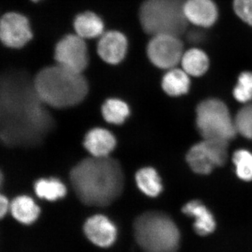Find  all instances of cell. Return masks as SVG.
Listing matches in <instances>:
<instances>
[{"instance_id": "603a6c76", "label": "cell", "mask_w": 252, "mask_h": 252, "mask_svg": "<svg viewBox=\"0 0 252 252\" xmlns=\"http://www.w3.org/2000/svg\"><path fill=\"white\" fill-rule=\"evenodd\" d=\"M233 162L235 172L240 180L250 182L252 180V154L246 149H239L234 152Z\"/></svg>"}, {"instance_id": "484cf974", "label": "cell", "mask_w": 252, "mask_h": 252, "mask_svg": "<svg viewBox=\"0 0 252 252\" xmlns=\"http://www.w3.org/2000/svg\"><path fill=\"white\" fill-rule=\"evenodd\" d=\"M233 8L239 18L252 26V0H234Z\"/></svg>"}, {"instance_id": "5b68a950", "label": "cell", "mask_w": 252, "mask_h": 252, "mask_svg": "<svg viewBox=\"0 0 252 252\" xmlns=\"http://www.w3.org/2000/svg\"><path fill=\"white\" fill-rule=\"evenodd\" d=\"M184 0H145L141 5V26L147 34L180 36L188 21L184 13Z\"/></svg>"}, {"instance_id": "cb8c5ba5", "label": "cell", "mask_w": 252, "mask_h": 252, "mask_svg": "<svg viewBox=\"0 0 252 252\" xmlns=\"http://www.w3.org/2000/svg\"><path fill=\"white\" fill-rule=\"evenodd\" d=\"M233 96L242 103L252 100V72H244L239 76L238 82L233 89Z\"/></svg>"}, {"instance_id": "2e32d148", "label": "cell", "mask_w": 252, "mask_h": 252, "mask_svg": "<svg viewBox=\"0 0 252 252\" xmlns=\"http://www.w3.org/2000/svg\"><path fill=\"white\" fill-rule=\"evenodd\" d=\"M74 28L76 34L83 39H94L103 34L104 26L99 16L87 11L76 16Z\"/></svg>"}, {"instance_id": "9a60e30c", "label": "cell", "mask_w": 252, "mask_h": 252, "mask_svg": "<svg viewBox=\"0 0 252 252\" xmlns=\"http://www.w3.org/2000/svg\"><path fill=\"white\" fill-rule=\"evenodd\" d=\"M182 212L187 216L193 217L194 230L197 234L205 236L211 234L216 228V222L211 212L198 200H192L186 204Z\"/></svg>"}, {"instance_id": "4fadbf2b", "label": "cell", "mask_w": 252, "mask_h": 252, "mask_svg": "<svg viewBox=\"0 0 252 252\" xmlns=\"http://www.w3.org/2000/svg\"><path fill=\"white\" fill-rule=\"evenodd\" d=\"M184 13L188 22L200 28L211 27L218 18V9L212 0H187Z\"/></svg>"}, {"instance_id": "277c9868", "label": "cell", "mask_w": 252, "mask_h": 252, "mask_svg": "<svg viewBox=\"0 0 252 252\" xmlns=\"http://www.w3.org/2000/svg\"><path fill=\"white\" fill-rule=\"evenodd\" d=\"M136 242L144 252H177L180 233L175 222L162 212H144L133 224Z\"/></svg>"}, {"instance_id": "52a82bcc", "label": "cell", "mask_w": 252, "mask_h": 252, "mask_svg": "<svg viewBox=\"0 0 252 252\" xmlns=\"http://www.w3.org/2000/svg\"><path fill=\"white\" fill-rule=\"evenodd\" d=\"M228 141L210 139L195 144L187 154L191 170L199 175H209L217 166H222L228 158Z\"/></svg>"}, {"instance_id": "6da1fadb", "label": "cell", "mask_w": 252, "mask_h": 252, "mask_svg": "<svg viewBox=\"0 0 252 252\" xmlns=\"http://www.w3.org/2000/svg\"><path fill=\"white\" fill-rule=\"evenodd\" d=\"M54 125L47 105L36 92L34 79L22 72H7L1 77L0 136L6 147L39 146Z\"/></svg>"}, {"instance_id": "ac0fdd59", "label": "cell", "mask_w": 252, "mask_h": 252, "mask_svg": "<svg viewBox=\"0 0 252 252\" xmlns=\"http://www.w3.org/2000/svg\"><path fill=\"white\" fill-rule=\"evenodd\" d=\"M189 76L183 69H170L162 78V89L167 94L173 97L187 94L190 84Z\"/></svg>"}, {"instance_id": "ba28073f", "label": "cell", "mask_w": 252, "mask_h": 252, "mask_svg": "<svg viewBox=\"0 0 252 252\" xmlns=\"http://www.w3.org/2000/svg\"><path fill=\"white\" fill-rule=\"evenodd\" d=\"M183 44L178 36L162 34L154 35L147 45L149 60L160 69H172L181 62Z\"/></svg>"}, {"instance_id": "5bb4252c", "label": "cell", "mask_w": 252, "mask_h": 252, "mask_svg": "<svg viewBox=\"0 0 252 252\" xmlns=\"http://www.w3.org/2000/svg\"><path fill=\"white\" fill-rule=\"evenodd\" d=\"M117 141L112 132L104 128H94L86 134L84 145L94 157H108L115 148Z\"/></svg>"}, {"instance_id": "d4e9b609", "label": "cell", "mask_w": 252, "mask_h": 252, "mask_svg": "<svg viewBox=\"0 0 252 252\" xmlns=\"http://www.w3.org/2000/svg\"><path fill=\"white\" fill-rule=\"evenodd\" d=\"M234 120L237 132L252 140V103L240 109Z\"/></svg>"}, {"instance_id": "9c48e42d", "label": "cell", "mask_w": 252, "mask_h": 252, "mask_svg": "<svg viewBox=\"0 0 252 252\" xmlns=\"http://www.w3.org/2000/svg\"><path fill=\"white\" fill-rule=\"evenodd\" d=\"M54 59L59 65L74 72L82 73L89 64L85 41L77 34L64 36L56 44Z\"/></svg>"}, {"instance_id": "8fae6325", "label": "cell", "mask_w": 252, "mask_h": 252, "mask_svg": "<svg viewBox=\"0 0 252 252\" xmlns=\"http://www.w3.org/2000/svg\"><path fill=\"white\" fill-rule=\"evenodd\" d=\"M84 231L91 243L99 248H109L117 240V227L104 215H94L88 219L84 225Z\"/></svg>"}, {"instance_id": "8992f818", "label": "cell", "mask_w": 252, "mask_h": 252, "mask_svg": "<svg viewBox=\"0 0 252 252\" xmlns=\"http://www.w3.org/2000/svg\"><path fill=\"white\" fill-rule=\"evenodd\" d=\"M197 128L204 140L229 141L237 135L235 120L224 102L218 99L202 101L196 109Z\"/></svg>"}, {"instance_id": "7402d4cb", "label": "cell", "mask_w": 252, "mask_h": 252, "mask_svg": "<svg viewBox=\"0 0 252 252\" xmlns=\"http://www.w3.org/2000/svg\"><path fill=\"white\" fill-rule=\"evenodd\" d=\"M102 114L106 122L113 124H122L130 114L127 104L118 99H109L102 107Z\"/></svg>"}, {"instance_id": "3957f363", "label": "cell", "mask_w": 252, "mask_h": 252, "mask_svg": "<svg viewBox=\"0 0 252 252\" xmlns=\"http://www.w3.org/2000/svg\"><path fill=\"white\" fill-rule=\"evenodd\" d=\"M34 87L47 106L63 109L80 103L89 91V85L82 73L59 64L44 68L36 74Z\"/></svg>"}, {"instance_id": "7a4b0ae2", "label": "cell", "mask_w": 252, "mask_h": 252, "mask_svg": "<svg viewBox=\"0 0 252 252\" xmlns=\"http://www.w3.org/2000/svg\"><path fill=\"white\" fill-rule=\"evenodd\" d=\"M70 181L78 198L88 206L106 207L122 195V165L109 157L84 159L73 167Z\"/></svg>"}, {"instance_id": "44dd1931", "label": "cell", "mask_w": 252, "mask_h": 252, "mask_svg": "<svg viewBox=\"0 0 252 252\" xmlns=\"http://www.w3.org/2000/svg\"><path fill=\"white\" fill-rule=\"evenodd\" d=\"M35 193L39 198L55 201L64 198L67 193L65 186L57 179H41L34 185Z\"/></svg>"}, {"instance_id": "f1b7e54d", "label": "cell", "mask_w": 252, "mask_h": 252, "mask_svg": "<svg viewBox=\"0 0 252 252\" xmlns=\"http://www.w3.org/2000/svg\"><path fill=\"white\" fill-rule=\"evenodd\" d=\"M31 1H34V2H37V1H39L40 0H31Z\"/></svg>"}, {"instance_id": "30bf717a", "label": "cell", "mask_w": 252, "mask_h": 252, "mask_svg": "<svg viewBox=\"0 0 252 252\" xmlns=\"http://www.w3.org/2000/svg\"><path fill=\"white\" fill-rule=\"evenodd\" d=\"M29 21L26 16L16 12H8L1 17L0 38L6 47L20 49L32 39Z\"/></svg>"}, {"instance_id": "7c38bea8", "label": "cell", "mask_w": 252, "mask_h": 252, "mask_svg": "<svg viewBox=\"0 0 252 252\" xmlns=\"http://www.w3.org/2000/svg\"><path fill=\"white\" fill-rule=\"evenodd\" d=\"M127 51V38L119 31L103 33L97 43L99 57L109 64H117L122 62Z\"/></svg>"}, {"instance_id": "4316f807", "label": "cell", "mask_w": 252, "mask_h": 252, "mask_svg": "<svg viewBox=\"0 0 252 252\" xmlns=\"http://www.w3.org/2000/svg\"><path fill=\"white\" fill-rule=\"evenodd\" d=\"M9 207V200L6 196L1 195L0 196V217L1 219L6 215Z\"/></svg>"}, {"instance_id": "e0dca14e", "label": "cell", "mask_w": 252, "mask_h": 252, "mask_svg": "<svg viewBox=\"0 0 252 252\" xmlns=\"http://www.w3.org/2000/svg\"><path fill=\"white\" fill-rule=\"evenodd\" d=\"M11 214L15 220L23 224L34 223L40 214V209L31 197L21 195L10 205Z\"/></svg>"}, {"instance_id": "83f0119b", "label": "cell", "mask_w": 252, "mask_h": 252, "mask_svg": "<svg viewBox=\"0 0 252 252\" xmlns=\"http://www.w3.org/2000/svg\"><path fill=\"white\" fill-rule=\"evenodd\" d=\"M189 40L193 43H199L203 40L204 36L203 32L198 31H192L189 33Z\"/></svg>"}, {"instance_id": "ffe728a7", "label": "cell", "mask_w": 252, "mask_h": 252, "mask_svg": "<svg viewBox=\"0 0 252 252\" xmlns=\"http://www.w3.org/2000/svg\"><path fill=\"white\" fill-rule=\"evenodd\" d=\"M135 180L141 191L149 197H157L162 192L161 181L153 167L140 169L136 173Z\"/></svg>"}, {"instance_id": "d6986e66", "label": "cell", "mask_w": 252, "mask_h": 252, "mask_svg": "<svg viewBox=\"0 0 252 252\" xmlns=\"http://www.w3.org/2000/svg\"><path fill=\"white\" fill-rule=\"evenodd\" d=\"M181 63L182 69L189 75L200 77L208 69L210 61L203 51L193 48L186 51L182 56Z\"/></svg>"}]
</instances>
